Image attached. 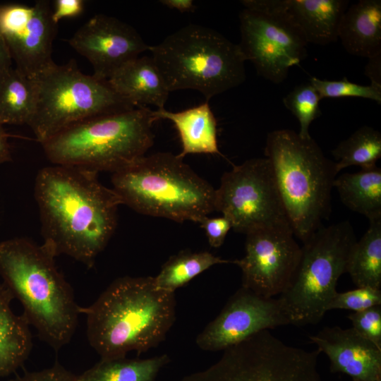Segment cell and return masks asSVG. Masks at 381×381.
<instances>
[{"label": "cell", "mask_w": 381, "mask_h": 381, "mask_svg": "<svg viewBox=\"0 0 381 381\" xmlns=\"http://www.w3.org/2000/svg\"><path fill=\"white\" fill-rule=\"evenodd\" d=\"M369 227L353 245L346 273L357 287H381V218L369 221Z\"/></svg>", "instance_id": "25"}, {"label": "cell", "mask_w": 381, "mask_h": 381, "mask_svg": "<svg viewBox=\"0 0 381 381\" xmlns=\"http://www.w3.org/2000/svg\"><path fill=\"white\" fill-rule=\"evenodd\" d=\"M289 324L278 298H265L241 286L198 335L196 344L204 351H224L261 331Z\"/></svg>", "instance_id": "15"}, {"label": "cell", "mask_w": 381, "mask_h": 381, "mask_svg": "<svg viewBox=\"0 0 381 381\" xmlns=\"http://www.w3.org/2000/svg\"><path fill=\"white\" fill-rule=\"evenodd\" d=\"M342 203L369 221L381 218V169L377 166L337 176L334 182Z\"/></svg>", "instance_id": "23"}, {"label": "cell", "mask_w": 381, "mask_h": 381, "mask_svg": "<svg viewBox=\"0 0 381 381\" xmlns=\"http://www.w3.org/2000/svg\"><path fill=\"white\" fill-rule=\"evenodd\" d=\"M245 255L233 260L242 273V286L265 298L284 293L297 268L301 246L291 227L262 228L248 233Z\"/></svg>", "instance_id": "13"}, {"label": "cell", "mask_w": 381, "mask_h": 381, "mask_svg": "<svg viewBox=\"0 0 381 381\" xmlns=\"http://www.w3.org/2000/svg\"><path fill=\"white\" fill-rule=\"evenodd\" d=\"M365 74L370 78L371 85L381 88V54L368 59Z\"/></svg>", "instance_id": "36"}, {"label": "cell", "mask_w": 381, "mask_h": 381, "mask_svg": "<svg viewBox=\"0 0 381 381\" xmlns=\"http://www.w3.org/2000/svg\"><path fill=\"white\" fill-rule=\"evenodd\" d=\"M352 328L381 349V305L348 315Z\"/></svg>", "instance_id": "32"}, {"label": "cell", "mask_w": 381, "mask_h": 381, "mask_svg": "<svg viewBox=\"0 0 381 381\" xmlns=\"http://www.w3.org/2000/svg\"><path fill=\"white\" fill-rule=\"evenodd\" d=\"M11 156L8 135L0 124V164L11 160Z\"/></svg>", "instance_id": "39"}, {"label": "cell", "mask_w": 381, "mask_h": 381, "mask_svg": "<svg viewBox=\"0 0 381 381\" xmlns=\"http://www.w3.org/2000/svg\"><path fill=\"white\" fill-rule=\"evenodd\" d=\"M149 51L170 92L195 90L208 102L246 80L238 44L207 27L188 24Z\"/></svg>", "instance_id": "7"}, {"label": "cell", "mask_w": 381, "mask_h": 381, "mask_svg": "<svg viewBox=\"0 0 381 381\" xmlns=\"http://www.w3.org/2000/svg\"><path fill=\"white\" fill-rule=\"evenodd\" d=\"M86 334L101 359L126 357L156 347L176 320L175 293L157 289L154 277L114 280L87 308Z\"/></svg>", "instance_id": "2"}, {"label": "cell", "mask_w": 381, "mask_h": 381, "mask_svg": "<svg viewBox=\"0 0 381 381\" xmlns=\"http://www.w3.org/2000/svg\"><path fill=\"white\" fill-rule=\"evenodd\" d=\"M67 41L89 61L93 75L105 80L150 48L132 26L104 14L92 16Z\"/></svg>", "instance_id": "16"}, {"label": "cell", "mask_w": 381, "mask_h": 381, "mask_svg": "<svg viewBox=\"0 0 381 381\" xmlns=\"http://www.w3.org/2000/svg\"><path fill=\"white\" fill-rule=\"evenodd\" d=\"M113 90L135 107L153 105L164 109L169 90L152 58L139 56L119 69L107 80Z\"/></svg>", "instance_id": "18"}, {"label": "cell", "mask_w": 381, "mask_h": 381, "mask_svg": "<svg viewBox=\"0 0 381 381\" xmlns=\"http://www.w3.org/2000/svg\"><path fill=\"white\" fill-rule=\"evenodd\" d=\"M169 362L167 354L146 359H100L79 378L80 381H156L159 372Z\"/></svg>", "instance_id": "26"}, {"label": "cell", "mask_w": 381, "mask_h": 381, "mask_svg": "<svg viewBox=\"0 0 381 381\" xmlns=\"http://www.w3.org/2000/svg\"><path fill=\"white\" fill-rule=\"evenodd\" d=\"M52 15L47 0L37 1L30 6L0 4V32L16 68L32 80L55 64L52 53L57 24Z\"/></svg>", "instance_id": "14"}, {"label": "cell", "mask_w": 381, "mask_h": 381, "mask_svg": "<svg viewBox=\"0 0 381 381\" xmlns=\"http://www.w3.org/2000/svg\"><path fill=\"white\" fill-rule=\"evenodd\" d=\"M338 39L350 54L372 58L381 54V1L360 0L349 6Z\"/></svg>", "instance_id": "20"}, {"label": "cell", "mask_w": 381, "mask_h": 381, "mask_svg": "<svg viewBox=\"0 0 381 381\" xmlns=\"http://www.w3.org/2000/svg\"><path fill=\"white\" fill-rule=\"evenodd\" d=\"M97 174L54 165L41 169L35 183L44 243L56 256L66 255L87 267L94 265L111 238L122 205Z\"/></svg>", "instance_id": "1"}, {"label": "cell", "mask_w": 381, "mask_h": 381, "mask_svg": "<svg viewBox=\"0 0 381 381\" xmlns=\"http://www.w3.org/2000/svg\"><path fill=\"white\" fill-rule=\"evenodd\" d=\"M12 60L8 47L0 32V76L12 68Z\"/></svg>", "instance_id": "37"}, {"label": "cell", "mask_w": 381, "mask_h": 381, "mask_svg": "<svg viewBox=\"0 0 381 381\" xmlns=\"http://www.w3.org/2000/svg\"><path fill=\"white\" fill-rule=\"evenodd\" d=\"M239 14V48L258 74L279 84L307 55L308 42L277 0H243Z\"/></svg>", "instance_id": "11"}, {"label": "cell", "mask_w": 381, "mask_h": 381, "mask_svg": "<svg viewBox=\"0 0 381 381\" xmlns=\"http://www.w3.org/2000/svg\"><path fill=\"white\" fill-rule=\"evenodd\" d=\"M85 1L55 0L52 9V19L56 24L64 18H74L80 16L84 10Z\"/></svg>", "instance_id": "35"}, {"label": "cell", "mask_w": 381, "mask_h": 381, "mask_svg": "<svg viewBox=\"0 0 381 381\" xmlns=\"http://www.w3.org/2000/svg\"><path fill=\"white\" fill-rule=\"evenodd\" d=\"M357 239L351 223L322 226L301 246V257L286 291L278 298L291 325L318 323L337 292L339 277Z\"/></svg>", "instance_id": "8"}, {"label": "cell", "mask_w": 381, "mask_h": 381, "mask_svg": "<svg viewBox=\"0 0 381 381\" xmlns=\"http://www.w3.org/2000/svg\"><path fill=\"white\" fill-rule=\"evenodd\" d=\"M268 159L294 236L305 243L327 220L334 182L339 174L310 136L290 129L270 132Z\"/></svg>", "instance_id": "4"}, {"label": "cell", "mask_w": 381, "mask_h": 381, "mask_svg": "<svg viewBox=\"0 0 381 381\" xmlns=\"http://www.w3.org/2000/svg\"><path fill=\"white\" fill-rule=\"evenodd\" d=\"M279 7L303 32L308 43L327 45L338 40L348 0H277Z\"/></svg>", "instance_id": "19"}, {"label": "cell", "mask_w": 381, "mask_h": 381, "mask_svg": "<svg viewBox=\"0 0 381 381\" xmlns=\"http://www.w3.org/2000/svg\"><path fill=\"white\" fill-rule=\"evenodd\" d=\"M320 354L318 349L288 345L267 329L224 350L213 365L180 381H322Z\"/></svg>", "instance_id": "10"}, {"label": "cell", "mask_w": 381, "mask_h": 381, "mask_svg": "<svg viewBox=\"0 0 381 381\" xmlns=\"http://www.w3.org/2000/svg\"><path fill=\"white\" fill-rule=\"evenodd\" d=\"M56 256L45 243L25 238L0 242L3 284L20 301L23 315L40 339L58 351L72 339L80 307L56 265Z\"/></svg>", "instance_id": "3"}, {"label": "cell", "mask_w": 381, "mask_h": 381, "mask_svg": "<svg viewBox=\"0 0 381 381\" xmlns=\"http://www.w3.org/2000/svg\"><path fill=\"white\" fill-rule=\"evenodd\" d=\"M159 2L167 7L177 10L181 13L193 12L196 9L192 0H161Z\"/></svg>", "instance_id": "38"}, {"label": "cell", "mask_w": 381, "mask_h": 381, "mask_svg": "<svg viewBox=\"0 0 381 381\" xmlns=\"http://www.w3.org/2000/svg\"><path fill=\"white\" fill-rule=\"evenodd\" d=\"M159 119H168L175 126L182 145L179 156L211 154L223 156L218 147L217 121L208 102L178 112L155 110Z\"/></svg>", "instance_id": "21"}, {"label": "cell", "mask_w": 381, "mask_h": 381, "mask_svg": "<svg viewBox=\"0 0 381 381\" xmlns=\"http://www.w3.org/2000/svg\"><path fill=\"white\" fill-rule=\"evenodd\" d=\"M111 183L122 204L145 215L199 223L215 211L216 189L171 152L140 157L113 173Z\"/></svg>", "instance_id": "6"}, {"label": "cell", "mask_w": 381, "mask_h": 381, "mask_svg": "<svg viewBox=\"0 0 381 381\" xmlns=\"http://www.w3.org/2000/svg\"><path fill=\"white\" fill-rule=\"evenodd\" d=\"M9 381H80L76 375L56 363L49 368L40 371L28 372Z\"/></svg>", "instance_id": "34"}, {"label": "cell", "mask_w": 381, "mask_h": 381, "mask_svg": "<svg viewBox=\"0 0 381 381\" xmlns=\"http://www.w3.org/2000/svg\"><path fill=\"white\" fill-rule=\"evenodd\" d=\"M13 298L0 284V378L13 373L26 361L32 349L30 325L11 308Z\"/></svg>", "instance_id": "22"}, {"label": "cell", "mask_w": 381, "mask_h": 381, "mask_svg": "<svg viewBox=\"0 0 381 381\" xmlns=\"http://www.w3.org/2000/svg\"><path fill=\"white\" fill-rule=\"evenodd\" d=\"M319 93L310 82L296 85L286 95L282 102L285 107L298 119L302 138H310L312 122L321 115Z\"/></svg>", "instance_id": "29"}, {"label": "cell", "mask_w": 381, "mask_h": 381, "mask_svg": "<svg viewBox=\"0 0 381 381\" xmlns=\"http://www.w3.org/2000/svg\"><path fill=\"white\" fill-rule=\"evenodd\" d=\"M309 82L322 99L354 97L368 99L381 104V88L371 84H356L349 81L346 77L340 80H321L310 77Z\"/></svg>", "instance_id": "30"}, {"label": "cell", "mask_w": 381, "mask_h": 381, "mask_svg": "<svg viewBox=\"0 0 381 381\" xmlns=\"http://www.w3.org/2000/svg\"><path fill=\"white\" fill-rule=\"evenodd\" d=\"M215 211L231 229L248 233L268 227H291L267 158H253L223 174L216 189Z\"/></svg>", "instance_id": "12"}, {"label": "cell", "mask_w": 381, "mask_h": 381, "mask_svg": "<svg viewBox=\"0 0 381 381\" xmlns=\"http://www.w3.org/2000/svg\"><path fill=\"white\" fill-rule=\"evenodd\" d=\"M159 120L155 110L136 107L84 120L41 145L54 165L113 174L145 155Z\"/></svg>", "instance_id": "5"}, {"label": "cell", "mask_w": 381, "mask_h": 381, "mask_svg": "<svg viewBox=\"0 0 381 381\" xmlns=\"http://www.w3.org/2000/svg\"><path fill=\"white\" fill-rule=\"evenodd\" d=\"M205 232L211 247L219 248L224 242L226 236L231 229L230 221L224 216L202 218L199 222Z\"/></svg>", "instance_id": "33"}, {"label": "cell", "mask_w": 381, "mask_h": 381, "mask_svg": "<svg viewBox=\"0 0 381 381\" xmlns=\"http://www.w3.org/2000/svg\"><path fill=\"white\" fill-rule=\"evenodd\" d=\"M353 381H360V380L353 379Z\"/></svg>", "instance_id": "40"}, {"label": "cell", "mask_w": 381, "mask_h": 381, "mask_svg": "<svg viewBox=\"0 0 381 381\" xmlns=\"http://www.w3.org/2000/svg\"><path fill=\"white\" fill-rule=\"evenodd\" d=\"M381 305V290L372 287H356L355 289L337 292L330 301L327 310L344 309L362 311Z\"/></svg>", "instance_id": "31"}, {"label": "cell", "mask_w": 381, "mask_h": 381, "mask_svg": "<svg viewBox=\"0 0 381 381\" xmlns=\"http://www.w3.org/2000/svg\"><path fill=\"white\" fill-rule=\"evenodd\" d=\"M337 172L351 166L370 169L381 157V134L368 126L360 127L332 150Z\"/></svg>", "instance_id": "28"}, {"label": "cell", "mask_w": 381, "mask_h": 381, "mask_svg": "<svg viewBox=\"0 0 381 381\" xmlns=\"http://www.w3.org/2000/svg\"><path fill=\"white\" fill-rule=\"evenodd\" d=\"M310 339L327 355L333 373L360 381H381V349L352 327H326Z\"/></svg>", "instance_id": "17"}, {"label": "cell", "mask_w": 381, "mask_h": 381, "mask_svg": "<svg viewBox=\"0 0 381 381\" xmlns=\"http://www.w3.org/2000/svg\"><path fill=\"white\" fill-rule=\"evenodd\" d=\"M37 89L13 67L0 76V124L29 125L36 108Z\"/></svg>", "instance_id": "24"}, {"label": "cell", "mask_w": 381, "mask_h": 381, "mask_svg": "<svg viewBox=\"0 0 381 381\" xmlns=\"http://www.w3.org/2000/svg\"><path fill=\"white\" fill-rule=\"evenodd\" d=\"M233 261L215 256L208 251L183 250L171 256L154 277L157 289L169 292L188 283L194 277L213 265Z\"/></svg>", "instance_id": "27"}, {"label": "cell", "mask_w": 381, "mask_h": 381, "mask_svg": "<svg viewBox=\"0 0 381 381\" xmlns=\"http://www.w3.org/2000/svg\"><path fill=\"white\" fill-rule=\"evenodd\" d=\"M35 80L37 104L28 126L40 144L84 120L136 107L108 80L82 73L74 60L54 64Z\"/></svg>", "instance_id": "9"}]
</instances>
